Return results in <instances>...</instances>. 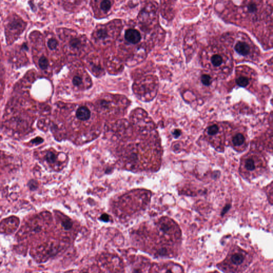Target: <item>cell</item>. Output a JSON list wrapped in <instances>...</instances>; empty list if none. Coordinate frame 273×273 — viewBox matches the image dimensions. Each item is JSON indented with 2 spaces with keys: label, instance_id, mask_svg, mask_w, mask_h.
<instances>
[{
  "label": "cell",
  "instance_id": "10",
  "mask_svg": "<svg viewBox=\"0 0 273 273\" xmlns=\"http://www.w3.org/2000/svg\"><path fill=\"white\" fill-rule=\"evenodd\" d=\"M201 80L202 83L206 86H209L211 84V77L208 74H203L201 77Z\"/></svg>",
  "mask_w": 273,
  "mask_h": 273
},
{
  "label": "cell",
  "instance_id": "13",
  "mask_svg": "<svg viewBox=\"0 0 273 273\" xmlns=\"http://www.w3.org/2000/svg\"><path fill=\"white\" fill-rule=\"evenodd\" d=\"M27 186H28L29 189H30L31 191H36L38 189V183L36 180L34 179H32L30 180L27 183Z\"/></svg>",
  "mask_w": 273,
  "mask_h": 273
},
{
  "label": "cell",
  "instance_id": "11",
  "mask_svg": "<svg viewBox=\"0 0 273 273\" xmlns=\"http://www.w3.org/2000/svg\"><path fill=\"white\" fill-rule=\"evenodd\" d=\"M45 159L47 162L50 164H53L56 160V156L53 152H48L45 156Z\"/></svg>",
  "mask_w": 273,
  "mask_h": 273
},
{
  "label": "cell",
  "instance_id": "18",
  "mask_svg": "<svg viewBox=\"0 0 273 273\" xmlns=\"http://www.w3.org/2000/svg\"><path fill=\"white\" fill-rule=\"evenodd\" d=\"M73 83L74 85L76 86H79L80 84H82V78L80 76H76L74 77L73 78Z\"/></svg>",
  "mask_w": 273,
  "mask_h": 273
},
{
  "label": "cell",
  "instance_id": "2",
  "mask_svg": "<svg viewBox=\"0 0 273 273\" xmlns=\"http://www.w3.org/2000/svg\"><path fill=\"white\" fill-rule=\"evenodd\" d=\"M125 38L130 43L136 44L141 41V35L138 30L129 29L125 32Z\"/></svg>",
  "mask_w": 273,
  "mask_h": 273
},
{
  "label": "cell",
  "instance_id": "17",
  "mask_svg": "<svg viewBox=\"0 0 273 273\" xmlns=\"http://www.w3.org/2000/svg\"><path fill=\"white\" fill-rule=\"evenodd\" d=\"M247 10H248V12L251 13H254L255 12H257V7L256 5L253 3H251L247 6Z\"/></svg>",
  "mask_w": 273,
  "mask_h": 273
},
{
  "label": "cell",
  "instance_id": "8",
  "mask_svg": "<svg viewBox=\"0 0 273 273\" xmlns=\"http://www.w3.org/2000/svg\"><path fill=\"white\" fill-rule=\"evenodd\" d=\"M219 127L217 124L210 125L206 129V132L209 136H213L217 135L219 132Z\"/></svg>",
  "mask_w": 273,
  "mask_h": 273
},
{
  "label": "cell",
  "instance_id": "7",
  "mask_svg": "<svg viewBox=\"0 0 273 273\" xmlns=\"http://www.w3.org/2000/svg\"><path fill=\"white\" fill-rule=\"evenodd\" d=\"M211 62L215 67H219L223 63V58L219 54H214L211 58Z\"/></svg>",
  "mask_w": 273,
  "mask_h": 273
},
{
  "label": "cell",
  "instance_id": "27",
  "mask_svg": "<svg viewBox=\"0 0 273 273\" xmlns=\"http://www.w3.org/2000/svg\"><path fill=\"white\" fill-rule=\"evenodd\" d=\"M86 273V272H85V273Z\"/></svg>",
  "mask_w": 273,
  "mask_h": 273
},
{
  "label": "cell",
  "instance_id": "20",
  "mask_svg": "<svg viewBox=\"0 0 273 273\" xmlns=\"http://www.w3.org/2000/svg\"><path fill=\"white\" fill-rule=\"evenodd\" d=\"M81 44V42L77 39H74L71 41V45L73 48H78Z\"/></svg>",
  "mask_w": 273,
  "mask_h": 273
},
{
  "label": "cell",
  "instance_id": "26",
  "mask_svg": "<svg viewBox=\"0 0 273 273\" xmlns=\"http://www.w3.org/2000/svg\"><path fill=\"white\" fill-rule=\"evenodd\" d=\"M255 273V272H253V273Z\"/></svg>",
  "mask_w": 273,
  "mask_h": 273
},
{
  "label": "cell",
  "instance_id": "21",
  "mask_svg": "<svg viewBox=\"0 0 273 273\" xmlns=\"http://www.w3.org/2000/svg\"><path fill=\"white\" fill-rule=\"evenodd\" d=\"M172 134L173 136H174V138H178L182 134V131H180L179 129H175L174 131L172 132Z\"/></svg>",
  "mask_w": 273,
  "mask_h": 273
},
{
  "label": "cell",
  "instance_id": "23",
  "mask_svg": "<svg viewBox=\"0 0 273 273\" xmlns=\"http://www.w3.org/2000/svg\"><path fill=\"white\" fill-rule=\"evenodd\" d=\"M230 204H227L226 206H225L224 208V209H223V211H222V213H221V215H224L225 213H226L230 209Z\"/></svg>",
  "mask_w": 273,
  "mask_h": 273
},
{
  "label": "cell",
  "instance_id": "3",
  "mask_svg": "<svg viewBox=\"0 0 273 273\" xmlns=\"http://www.w3.org/2000/svg\"><path fill=\"white\" fill-rule=\"evenodd\" d=\"M236 51L242 56H247L250 52V47L248 44L244 42L239 41L235 46Z\"/></svg>",
  "mask_w": 273,
  "mask_h": 273
},
{
  "label": "cell",
  "instance_id": "19",
  "mask_svg": "<svg viewBox=\"0 0 273 273\" xmlns=\"http://www.w3.org/2000/svg\"><path fill=\"white\" fill-rule=\"evenodd\" d=\"M43 141H44V140H43V138H42L41 137L38 136V137H36L35 138L33 139V140H32L30 142H31V144H32L39 145L42 143L43 142Z\"/></svg>",
  "mask_w": 273,
  "mask_h": 273
},
{
  "label": "cell",
  "instance_id": "24",
  "mask_svg": "<svg viewBox=\"0 0 273 273\" xmlns=\"http://www.w3.org/2000/svg\"><path fill=\"white\" fill-rule=\"evenodd\" d=\"M101 219L102 220L104 221L107 222V221H108L109 220V215H106V214H104V215H101Z\"/></svg>",
  "mask_w": 273,
  "mask_h": 273
},
{
  "label": "cell",
  "instance_id": "5",
  "mask_svg": "<svg viewBox=\"0 0 273 273\" xmlns=\"http://www.w3.org/2000/svg\"><path fill=\"white\" fill-rule=\"evenodd\" d=\"M232 144L236 147H241L244 144L245 138L242 133H236L232 138Z\"/></svg>",
  "mask_w": 273,
  "mask_h": 273
},
{
  "label": "cell",
  "instance_id": "12",
  "mask_svg": "<svg viewBox=\"0 0 273 273\" xmlns=\"http://www.w3.org/2000/svg\"><path fill=\"white\" fill-rule=\"evenodd\" d=\"M39 65L42 69H47L48 66V60L45 57H42L39 60Z\"/></svg>",
  "mask_w": 273,
  "mask_h": 273
},
{
  "label": "cell",
  "instance_id": "9",
  "mask_svg": "<svg viewBox=\"0 0 273 273\" xmlns=\"http://www.w3.org/2000/svg\"><path fill=\"white\" fill-rule=\"evenodd\" d=\"M236 82L241 87L245 88L249 84V79L247 77L239 76L236 80Z\"/></svg>",
  "mask_w": 273,
  "mask_h": 273
},
{
  "label": "cell",
  "instance_id": "1",
  "mask_svg": "<svg viewBox=\"0 0 273 273\" xmlns=\"http://www.w3.org/2000/svg\"><path fill=\"white\" fill-rule=\"evenodd\" d=\"M247 259V254L243 251H236L229 256L227 260L228 265L233 268L242 267L245 264Z\"/></svg>",
  "mask_w": 273,
  "mask_h": 273
},
{
  "label": "cell",
  "instance_id": "25",
  "mask_svg": "<svg viewBox=\"0 0 273 273\" xmlns=\"http://www.w3.org/2000/svg\"><path fill=\"white\" fill-rule=\"evenodd\" d=\"M133 273H141V272L139 271H138V270H135L134 272H133Z\"/></svg>",
  "mask_w": 273,
  "mask_h": 273
},
{
  "label": "cell",
  "instance_id": "15",
  "mask_svg": "<svg viewBox=\"0 0 273 273\" xmlns=\"http://www.w3.org/2000/svg\"><path fill=\"white\" fill-rule=\"evenodd\" d=\"M57 45H58V42L57 41L56 39H49V41L48 42V46L51 50L56 49Z\"/></svg>",
  "mask_w": 273,
  "mask_h": 273
},
{
  "label": "cell",
  "instance_id": "16",
  "mask_svg": "<svg viewBox=\"0 0 273 273\" xmlns=\"http://www.w3.org/2000/svg\"><path fill=\"white\" fill-rule=\"evenodd\" d=\"M62 225L65 229H69L72 228L73 223L69 220H66L62 223Z\"/></svg>",
  "mask_w": 273,
  "mask_h": 273
},
{
  "label": "cell",
  "instance_id": "22",
  "mask_svg": "<svg viewBox=\"0 0 273 273\" xmlns=\"http://www.w3.org/2000/svg\"><path fill=\"white\" fill-rule=\"evenodd\" d=\"M97 35L100 38H105L107 36V32L104 30H101L98 32Z\"/></svg>",
  "mask_w": 273,
  "mask_h": 273
},
{
  "label": "cell",
  "instance_id": "4",
  "mask_svg": "<svg viewBox=\"0 0 273 273\" xmlns=\"http://www.w3.org/2000/svg\"><path fill=\"white\" fill-rule=\"evenodd\" d=\"M77 118L81 121H87L91 116V112L90 110L86 107H81L77 110Z\"/></svg>",
  "mask_w": 273,
  "mask_h": 273
},
{
  "label": "cell",
  "instance_id": "14",
  "mask_svg": "<svg viewBox=\"0 0 273 273\" xmlns=\"http://www.w3.org/2000/svg\"><path fill=\"white\" fill-rule=\"evenodd\" d=\"M100 7H101V9L105 11V12H107L111 7V3L109 1H104L101 2V4H100Z\"/></svg>",
  "mask_w": 273,
  "mask_h": 273
},
{
  "label": "cell",
  "instance_id": "6",
  "mask_svg": "<svg viewBox=\"0 0 273 273\" xmlns=\"http://www.w3.org/2000/svg\"><path fill=\"white\" fill-rule=\"evenodd\" d=\"M257 167V164L256 161L253 157H249L247 158L244 162V167L245 170L248 172H253L256 170Z\"/></svg>",
  "mask_w": 273,
  "mask_h": 273
}]
</instances>
